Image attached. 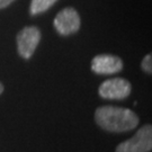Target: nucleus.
Segmentation results:
<instances>
[{
  "mask_svg": "<svg viewBox=\"0 0 152 152\" xmlns=\"http://www.w3.org/2000/svg\"><path fill=\"white\" fill-rule=\"evenodd\" d=\"M15 0H0V9H4L6 7H8V6L12 4Z\"/></svg>",
  "mask_w": 152,
  "mask_h": 152,
  "instance_id": "9",
  "label": "nucleus"
},
{
  "mask_svg": "<svg viewBox=\"0 0 152 152\" xmlns=\"http://www.w3.org/2000/svg\"><path fill=\"white\" fill-rule=\"evenodd\" d=\"M95 121L103 130L109 132H127L139 124V116L129 108L102 106L95 112Z\"/></svg>",
  "mask_w": 152,
  "mask_h": 152,
  "instance_id": "1",
  "label": "nucleus"
},
{
  "mask_svg": "<svg viewBox=\"0 0 152 152\" xmlns=\"http://www.w3.org/2000/svg\"><path fill=\"white\" fill-rule=\"evenodd\" d=\"M4 89H5V88H4V85H2L1 82H0V95H1L2 92H4Z\"/></svg>",
  "mask_w": 152,
  "mask_h": 152,
  "instance_id": "10",
  "label": "nucleus"
},
{
  "mask_svg": "<svg viewBox=\"0 0 152 152\" xmlns=\"http://www.w3.org/2000/svg\"><path fill=\"white\" fill-rule=\"evenodd\" d=\"M17 51L23 59H31L41 41V31L36 26H26L17 34Z\"/></svg>",
  "mask_w": 152,
  "mask_h": 152,
  "instance_id": "4",
  "label": "nucleus"
},
{
  "mask_svg": "<svg viewBox=\"0 0 152 152\" xmlns=\"http://www.w3.org/2000/svg\"><path fill=\"white\" fill-rule=\"evenodd\" d=\"M55 31L62 36H69L79 31L81 26V19L79 12L72 8L66 7L60 10L54 18L53 22Z\"/></svg>",
  "mask_w": 152,
  "mask_h": 152,
  "instance_id": "3",
  "label": "nucleus"
},
{
  "mask_svg": "<svg viewBox=\"0 0 152 152\" xmlns=\"http://www.w3.org/2000/svg\"><path fill=\"white\" fill-rule=\"evenodd\" d=\"M132 90L130 81L123 78H113L104 81L98 89L99 96L105 99H124Z\"/></svg>",
  "mask_w": 152,
  "mask_h": 152,
  "instance_id": "5",
  "label": "nucleus"
},
{
  "mask_svg": "<svg viewBox=\"0 0 152 152\" xmlns=\"http://www.w3.org/2000/svg\"><path fill=\"white\" fill-rule=\"evenodd\" d=\"M58 0H32L29 6V14L32 16H36L48 11L54 5Z\"/></svg>",
  "mask_w": 152,
  "mask_h": 152,
  "instance_id": "7",
  "label": "nucleus"
},
{
  "mask_svg": "<svg viewBox=\"0 0 152 152\" xmlns=\"http://www.w3.org/2000/svg\"><path fill=\"white\" fill-rule=\"evenodd\" d=\"M152 150V126H142L130 140L122 142L116 152H150Z\"/></svg>",
  "mask_w": 152,
  "mask_h": 152,
  "instance_id": "2",
  "label": "nucleus"
},
{
  "mask_svg": "<svg viewBox=\"0 0 152 152\" xmlns=\"http://www.w3.org/2000/svg\"><path fill=\"white\" fill-rule=\"evenodd\" d=\"M122 69V59L113 54H98L91 61V70L97 75H113Z\"/></svg>",
  "mask_w": 152,
  "mask_h": 152,
  "instance_id": "6",
  "label": "nucleus"
},
{
  "mask_svg": "<svg viewBox=\"0 0 152 152\" xmlns=\"http://www.w3.org/2000/svg\"><path fill=\"white\" fill-rule=\"evenodd\" d=\"M141 68L144 72H147L149 75L152 72V55L151 54H147L143 58L142 63H141Z\"/></svg>",
  "mask_w": 152,
  "mask_h": 152,
  "instance_id": "8",
  "label": "nucleus"
}]
</instances>
